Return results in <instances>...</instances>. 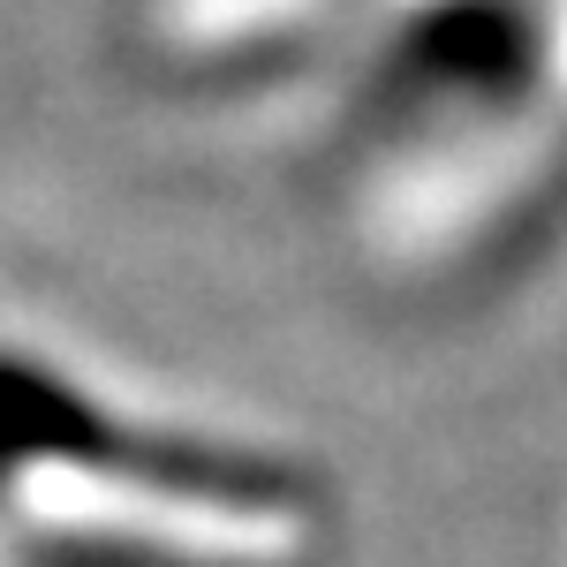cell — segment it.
Segmentation results:
<instances>
[{"label":"cell","mask_w":567,"mask_h":567,"mask_svg":"<svg viewBox=\"0 0 567 567\" xmlns=\"http://www.w3.org/2000/svg\"><path fill=\"white\" fill-rule=\"evenodd\" d=\"M303 462L152 416L0 333V567H326Z\"/></svg>","instance_id":"1"}]
</instances>
